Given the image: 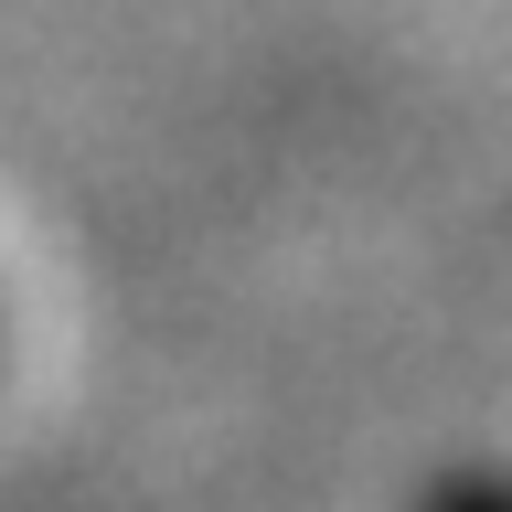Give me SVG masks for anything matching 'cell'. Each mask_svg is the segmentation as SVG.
Segmentation results:
<instances>
[{
	"mask_svg": "<svg viewBox=\"0 0 512 512\" xmlns=\"http://www.w3.org/2000/svg\"><path fill=\"white\" fill-rule=\"evenodd\" d=\"M438 512H512V491H459V502H438Z\"/></svg>",
	"mask_w": 512,
	"mask_h": 512,
	"instance_id": "6da1fadb",
	"label": "cell"
}]
</instances>
